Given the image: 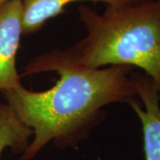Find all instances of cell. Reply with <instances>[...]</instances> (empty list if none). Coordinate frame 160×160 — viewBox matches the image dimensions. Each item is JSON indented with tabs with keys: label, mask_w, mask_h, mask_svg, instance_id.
Returning <instances> with one entry per match:
<instances>
[{
	"label": "cell",
	"mask_w": 160,
	"mask_h": 160,
	"mask_svg": "<svg viewBox=\"0 0 160 160\" xmlns=\"http://www.w3.org/2000/svg\"><path fill=\"white\" fill-rule=\"evenodd\" d=\"M8 1H12V0H0V6H2L4 4H6V2H8Z\"/></svg>",
	"instance_id": "obj_7"
},
{
	"label": "cell",
	"mask_w": 160,
	"mask_h": 160,
	"mask_svg": "<svg viewBox=\"0 0 160 160\" xmlns=\"http://www.w3.org/2000/svg\"><path fill=\"white\" fill-rule=\"evenodd\" d=\"M78 12L86 37L34 57L22 77L65 68L131 66L152 79L160 100V0L107 6L102 13L81 6Z\"/></svg>",
	"instance_id": "obj_2"
},
{
	"label": "cell",
	"mask_w": 160,
	"mask_h": 160,
	"mask_svg": "<svg viewBox=\"0 0 160 160\" xmlns=\"http://www.w3.org/2000/svg\"><path fill=\"white\" fill-rule=\"evenodd\" d=\"M136 94L142 100V109L136 100L128 104L134 110L142 125L145 160H160V106L159 97L152 79L142 71H132Z\"/></svg>",
	"instance_id": "obj_4"
},
{
	"label": "cell",
	"mask_w": 160,
	"mask_h": 160,
	"mask_svg": "<svg viewBox=\"0 0 160 160\" xmlns=\"http://www.w3.org/2000/svg\"><path fill=\"white\" fill-rule=\"evenodd\" d=\"M77 1L103 2L107 6L132 4L130 0H22V36L38 31L47 21L65 12V6Z\"/></svg>",
	"instance_id": "obj_5"
},
{
	"label": "cell",
	"mask_w": 160,
	"mask_h": 160,
	"mask_svg": "<svg viewBox=\"0 0 160 160\" xmlns=\"http://www.w3.org/2000/svg\"><path fill=\"white\" fill-rule=\"evenodd\" d=\"M131 66L104 69L65 68L52 88L35 92L21 86L3 92L6 103L33 131V140L22 160H30L46 145L62 149L88 137L103 120V108L126 102L136 94Z\"/></svg>",
	"instance_id": "obj_1"
},
{
	"label": "cell",
	"mask_w": 160,
	"mask_h": 160,
	"mask_svg": "<svg viewBox=\"0 0 160 160\" xmlns=\"http://www.w3.org/2000/svg\"><path fill=\"white\" fill-rule=\"evenodd\" d=\"M22 36V2L8 1L0 6V92L22 86L16 55Z\"/></svg>",
	"instance_id": "obj_3"
},
{
	"label": "cell",
	"mask_w": 160,
	"mask_h": 160,
	"mask_svg": "<svg viewBox=\"0 0 160 160\" xmlns=\"http://www.w3.org/2000/svg\"><path fill=\"white\" fill-rule=\"evenodd\" d=\"M132 4H135V3H140V2H142V1H145V0H130Z\"/></svg>",
	"instance_id": "obj_8"
},
{
	"label": "cell",
	"mask_w": 160,
	"mask_h": 160,
	"mask_svg": "<svg viewBox=\"0 0 160 160\" xmlns=\"http://www.w3.org/2000/svg\"><path fill=\"white\" fill-rule=\"evenodd\" d=\"M33 131L23 124L7 104H0V157L6 149L12 152H24L29 145Z\"/></svg>",
	"instance_id": "obj_6"
}]
</instances>
